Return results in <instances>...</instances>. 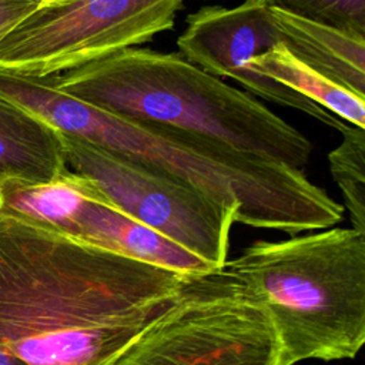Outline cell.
<instances>
[{"label": "cell", "mask_w": 365, "mask_h": 365, "mask_svg": "<svg viewBox=\"0 0 365 365\" xmlns=\"http://www.w3.org/2000/svg\"><path fill=\"white\" fill-rule=\"evenodd\" d=\"M66 173L61 134L0 97V181L50 182Z\"/></svg>", "instance_id": "8fae6325"}, {"label": "cell", "mask_w": 365, "mask_h": 365, "mask_svg": "<svg viewBox=\"0 0 365 365\" xmlns=\"http://www.w3.org/2000/svg\"><path fill=\"white\" fill-rule=\"evenodd\" d=\"M97 365H285L267 311L224 268L190 278Z\"/></svg>", "instance_id": "5b68a950"}, {"label": "cell", "mask_w": 365, "mask_h": 365, "mask_svg": "<svg viewBox=\"0 0 365 365\" xmlns=\"http://www.w3.org/2000/svg\"><path fill=\"white\" fill-rule=\"evenodd\" d=\"M224 269L267 311L285 365L356 356L365 342V234L327 228L255 241Z\"/></svg>", "instance_id": "277c9868"}, {"label": "cell", "mask_w": 365, "mask_h": 365, "mask_svg": "<svg viewBox=\"0 0 365 365\" xmlns=\"http://www.w3.org/2000/svg\"><path fill=\"white\" fill-rule=\"evenodd\" d=\"M190 278L0 214V348L27 365H97Z\"/></svg>", "instance_id": "6da1fadb"}, {"label": "cell", "mask_w": 365, "mask_h": 365, "mask_svg": "<svg viewBox=\"0 0 365 365\" xmlns=\"http://www.w3.org/2000/svg\"><path fill=\"white\" fill-rule=\"evenodd\" d=\"M264 4L365 36V0H264Z\"/></svg>", "instance_id": "5bb4252c"}, {"label": "cell", "mask_w": 365, "mask_h": 365, "mask_svg": "<svg viewBox=\"0 0 365 365\" xmlns=\"http://www.w3.org/2000/svg\"><path fill=\"white\" fill-rule=\"evenodd\" d=\"M66 167L98 195L215 269L228 261L235 214L198 188L84 138L61 134Z\"/></svg>", "instance_id": "52a82bcc"}, {"label": "cell", "mask_w": 365, "mask_h": 365, "mask_svg": "<svg viewBox=\"0 0 365 365\" xmlns=\"http://www.w3.org/2000/svg\"><path fill=\"white\" fill-rule=\"evenodd\" d=\"M0 365H27L13 354H10L7 349L0 348Z\"/></svg>", "instance_id": "2e32d148"}, {"label": "cell", "mask_w": 365, "mask_h": 365, "mask_svg": "<svg viewBox=\"0 0 365 365\" xmlns=\"http://www.w3.org/2000/svg\"><path fill=\"white\" fill-rule=\"evenodd\" d=\"M61 1H67V0H41L40 6H47V4H54V3H61Z\"/></svg>", "instance_id": "e0dca14e"}, {"label": "cell", "mask_w": 365, "mask_h": 365, "mask_svg": "<svg viewBox=\"0 0 365 365\" xmlns=\"http://www.w3.org/2000/svg\"><path fill=\"white\" fill-rule=\"evenodd\" d=\"M48 231L184 277L217 271L185 248L110 205L87 180L66 194L51 217Z\"/></svg>", "instance_id": "9c48e42d"}, {"label": "cell", "mask_w": 365, "mask_h": 365, "mask_svg": "<svg viewBox=\"0 0 365 365\" xmlns=\"http://www.w3.org/2000/svg\"><path fill=\"white\" fill-rule=\"evenodd\" d=\"M41 4V0H0V41Z\"/></svg>", "instance_id": "9a60e30c"}, {"label": "cell", "mask_w": 365, "mask_h": 365, "mask_svg": "<svg viewBox=\"0 0 365 365\" xmlns=\"http://www.w3.org/2000/svg\"><path fill=\"white\" fill-rule=\"evenodd\" d=\"M248 68L291 88L342 121L365 128V97L346 90L302 63L285 44L277 43L255 56Z\"/></svg>", "instance_id": "7c38bea8"}, {"label": "cell", "mask_w": 365, "mask_h": 365, "mask_svg": "<svg viewBox=\"0 0 365 365\" xmlns=\"http://www.w3.org/2000/svg\"><path fill=\"white\" fill-rule=\"evenodd\" d=\"M282 44L302 63L365 97V36L268 6Z\"/></svg>", "instance_id": "30bf717a"}, {"label": "cell", "mask_w": 365, "mask_h": 365, "mask_svg": "<svg viewBox=\"0 0 365 365\" xmlns=\"http://www.w3.org/2000/svg\"><path fill=\"white\" fill-rule=\"evenodd\" d=\"M341 143L328 154L329 171L336 182L352 228L365 234V128L348 124Z\"/></svg>", "instance_id": "4fadbf2b"}, {"label": "cell", "mask_w": 365, "mask_h": 365, "mask_svg": "<svg viewBox=\"0 0 365 365\" xmlns=\"http://www.w3.org/2000/svg\"><path fill=\"white\" fill-rule=\"evenodd\" d=\"M282 43L272 24L268 6L244 0L234 7L204 6L187 16L177 38L180 56L218 78H231L258 100L305 113L322 124L345 131L348 123L299 96L291 88L254 71L251 60Z\"/></svg>", "instance_id": "ba28073f"}, {"label": "cell", "mask_w": 365, "mask_h": 365, "mask_svg": "<svg viewBox=\"0 0 365 365\" xmlns=\"http://www.w3.org/2000/svg\"><path fill=\"white\" fill-rule=\"evenodd\" d=\"M63 93L135 121L168 125L302 170L311 141L247 91L177 53L131 47L48 76Z\"/></svg>", "instance_id": "3957f363"}, {"label": "cell", "mask_w": 365, "mask_h": 365, "mask_svg": "<svg viewBox=\"0 0 365 365\" xmlns=\"http://www.w3.org/2000/svg\"><path fill=\"white\" fill-rule=\"evenodd\" d=\"M185 0H67L40 6L0 41V70L57 76L168 31Z\"/></svg>", "instance_id": "8992f818"}, {"label": "cell", "mask_w": 365, "mask_h": 365, "mask_svg": "<svg viewBox=\"0 0 365 365\" xmlns=\"http://www.w3.org/2000/svg\"><path fill=\"white\" fill-rule=\"evenodd\" d=\"M0 97L60 134L84 138L198 188L232 211L235 222L292 237L331 228L344 217V205L302 170L195 133L104 111L60 91L50 77L0 70Z\"/></svg>", "instance_id": "7a4b0ae2"}, {"label": "cell", "mask_w": 365, "mask_h": 365, "mask_svg": "<svg viewBox=\"0 0 365 365\" xmlns=\"http://www.w3.org/2000/svg\"><path fill=\"white\" fill-rule=\"evenodd\" d=\"M250 1H255V3H261V4H264V0H250Z\"/></svg>", "instance_id": "ac0fdd59"}]
</instances>
